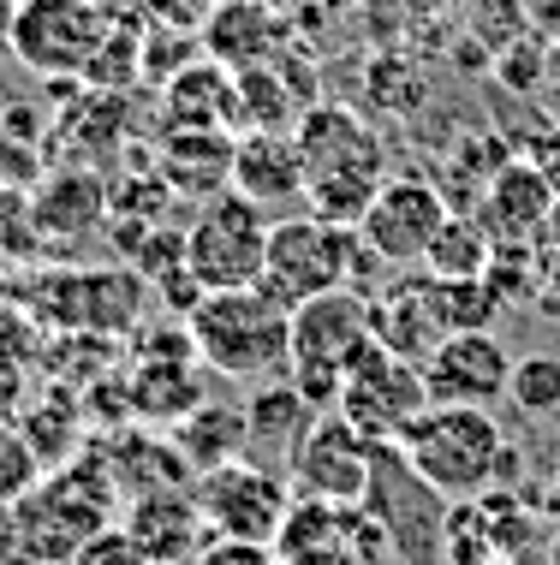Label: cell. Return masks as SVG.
Instances as JSON below:
<instances>
[{"label": "cell", "instance_id": "cell-12", "mask_svg": "<svg viewBox=\"0 0 560 565\" xmlns=\"http://www.w3.org/2000/svg\"><path fill=\"white\" fill-rule=\"evenodd\" d=\"M507 381H513V351L495 340V333H447V340L423 358L430 405L495 411L507 399Z\"/></svg>", "mask_w": 560, "mask_h": 565}, {"label": "cell", "instance_id": "cell-8", "mask_svg": "<svg viewBox=\"0 0 560 565\" xmlns=\"http://www.w3.org/2000/svg\"><path fill=\"white\" fill-rule=\"evenodd\" d=\"M298 500H323V507H364L376 482V440L358 435L340 411H316L305 440L286 458Z\"/></svg>", "mask_w": 560, "mask_h": 565}, {"label": "cell", "instance_id": "cell-30", "mask_svg": "<svg viewBox=\"0 0 560 565\" xmlns=\"http://www.w3.org/2000/svg\"><path fill=\"white\" fill-rule=\"evenodd\" d=\"M72 565H156L138 547V536H131L126 524H108V530H96L78 554H72Z\"/></svg>", "mask_w": 560, "mask_h": 565}, {"label": "cell", "instance_id": "cell-16", "mask_svg": "<svg viewBox=\"0 0 560 565\" xmlns=\"http://www.w3.org/2000/svg\"><path fill=\"white\" fill-rule=\"evenodd\" d=\"M239 126V78L215 60H191L168 78V131H226Z\"/></svg>", "mask_w": 560, "mask_h": 565}, {"label": "cell", "instance_id": "cell-26", "mask_svg": "<svg viewBox=\"0 0 560 565\" xmlns=\"http://www.w3.org/2000/svg\"><path fill=\"white\" fill-rule=\"evenodd\" d=\"M239 78V131H293L305 119L310 102H293V89L281 84L275 66L233 72Z\"/></svg>", "mask_w": 560, "mask_h": 565}, {"label": "cell", "instance_id": "cell-21", "mask_svg": "<svg viewBox=\"0 0 560 565\" xmlns=\"http://www.w3.org/2000/svg\"><path fill=\"white\" fill-rule=\"evenodd\" d=\"M245 423H251V447H275L281 458H293V447L316 423V405L281 375V381H263L245 399Z\"/></svg>", "mask_w": 560, "mask_h": 565}, {"label": "cell", "instance_id": "cell-19", "mask_svg": "<svg viewBox=\"0 0 560 565\" xmlns=\"http://www.w3.org/2000/svg\"><path fill=\"white\" fill-rule=\"evenodd\" d=\"M173 447H179V458L191 465V477H203V470H215V465L245 458V447H251L245 405H209V399H203L191 417L173 423Z\"/></svg>", "mask_w": 560, "mask_h": 565}, {"label": "cell", "instance_id": "cell-25", "mask_svg": "<svg viewBox=\"0 0 560 565\" xmlns=\"http://www.w3.org/2000/svg\"><path fill=\"white\" fill-rule=\"evenodd\" d=\"M24 429V440L36 447L42 470H60L84 452V435H78V411L66 405V393H42V399H24V411L12 417Z\"/></svg>", "mask_w": 560, "mask_h": 565}, {"label": "cell", "instance_id": "cell-11", "mask_svg": "<svg viewBox=\"0 0 560 565\" xmlns=\"http://www.w3.org/2000/svg\"><path fill=\"white\" fill-rule=\"evenodd\" d=\"M447 215L453 209H447L442 185H430V179H418V173H388V185L376 191V203L364 209V221H358V244H364L382 268H418L423 256H430V244H435Z\"/></svg>", "mask_w": 560, "mask_h": 565}, {"label": "cell", "instance_id": "cell-18", "mask_svg": "<svg viewBox=\"0 0 560 565\" xmlns=\"http://www.w3.org/2000/svg\"><path fill=\"white\" fill-rule=\"evenodd\" d=\"M233 143L226 131H168L161 137V185L186 191L197 203H209L215 191L233 185Z\"/></svg>", "mask_w": 560, "mask_h": 565}, {"label": "cell", "instance_id": "cell-29", "mask_svg": "<svg viewBox=\"0 0 560 565\" xmlns=\"http://www.w3.org/2000/svg\"><path fill=\"white\" fill-rule=\"evenodd\" d=\"M42 482H49V470H42V458L24 440V429L19 423H0V512L30 500Z\"/></svg>", "mask_w": 560, "mask_h": 565}, {"label": "cell", "instance_id": "cell-5", "mask_svg": "<svg viewBox=\"0 0 560 565\" xmlns=\"http://www.w3.org/2000/svg\"><path fill=\"white\" fill-rule=\"evenodd\" d=\"M376 256L358 244V226H335L323 215H281L268 226V263H263V286L275 292L286 310L358 286V268ZM364 292V286H358Z\"/></svg>", "mask_w": 560, "mask_h": 565}, {"label": "cell", "instance_id": "cell-6", "mask_svg": "<svg viewBox=\"0 0 560 565\" xmlns=\"http://www.w3.org/2000/svg\"><path fill=\"white\" fill-rule=\"evenodd\" d=\"M268 209H256L251 196L233 185L215 191L209 203H197L186 226V268L203 292H233V286H263L268 263Z\"/></svg>", "mask_w": 560, "mask_h": 565}, {"label": "cell", "instance_id": "cell-9", "mask_svg": "<svg viewBox=\"0 0 560 565\" xmlns=\"http://www.w3.org/2000/svg\"><path fill=\"white\" fill-rule=\"evenodd\" d=\"M102 36H108V19L96 0H19L7 24V49L42 78H66V72L84 78Z\"/></svg>", "mask_w": 560, "mask_h": 565}, {"label": "cell", "instance_id": "cell-22", "mask_svg": "<svg viewBox=\"0 0 560 565\" xmlns=\"http://www.w3.org/2000/svg\"><path fill=\"white\" fill-rule=\"evenodd\" d=\"M423 303H430L442 340L447 333H495L507 310L489 280H435V274H423Z\"/></svg>", "mask_w": 560, "mask_h": 565}, {"label": "cell", "instance_id": "cell-31", "mask_svg": "<svg viewBox=\"0 0 560 565\" xmlns=\"http://www.w3.org/2000/svg\"><path fill=\"white\" fill-rule=\"evenodd\" d=\"M191 565H281V554H275V542H233V536H215Z\"/></svg>", "mask_w": 560, "mask_h": 565}, {"label": "cell", "instance_id": "cell-4", "mask_svg": "<svg viewBox=\"0 0 560 565\" xmlns=\"http://www.w3.org/2000/svg\"><path fill=\"white\" fill-rule=\"evenodd\" d=\"M376 340V310L358 286H340V292H323L293 310V363H286V381L316 405L335 411L340 405V381L352 370V358Z\"/></svg>", "mask_w": 560, "mask_h": 565}, {"label": "cell", "instance_id": "cell-1", "mask_svg": "<svg viewBox=\"0 0 560 565\" xmlns=\"http://www.w3.org/2000/svg\"><path fill=\"white\" fill-rule=\"evenodd\" d=\"M393 447H400L405 470L442 500H483L495 488H519V452L501 435L495 411L430 405Z\"/></svg>", "mask_w": 560, "mask_h": 565}, {"label": "cell", "instance_id": "cell-15", "mask_svg": "<svg viewBox=\"0 0 560 565\" xmlns=\"http://www.w3.org/2000/svg\"><path fill=\"white\" fill-rule=\"evenodd\" d=\"M233 191L256 209H286L305 196V149L293 131H239L233 143Z\"/></svg>", "mask_w": 560, "mask_h": 565}, {"label": "cell", "instance_id": "cell-28", "mask_svg": "<svg viewBox=\"0 0 560 565\" xmlns=\"http://www.w3.org/2000/svg\"><path fill=\"white\" fill-rule=\"evenodd\" d=\"M36 221L54 226L60 221H72V226H89V221H102V185L89 173H66V179H49L36 196Z\"/></svg>", "mask_w": 560, "mask_h": 565}, {"label": "cell", "instance_id": "cell-33", "mask_svg": "<svg viewBox=\"0 0 560 565\" xmlns=\"http://www.w3.org/2000/svg\"><path fill=\"white\" fill-rule=\"evenodd\" d=\"M542 250L560 256V196H554V209H549V226H542Z\"/></svg>", "mask_w": 560, "mask_h": 565}, {"label": "cell", "instance_id": "cell-20", "mask_svg": "<svg viewBox=\"0 0 560 565\" xmlns=\"http://www.w3.org/2000/svg\"><path fill=\"white\" fill-rule=\"evenodd\" d=\"M370 310H376V340H382L393 358L423 363L435 345H442V328H435L430 303H423V280L418 286H393V292H376Z\"/></svg>", "mask_w": 560, "mask_h": 565}, {"label": "cell", "instance_id": "cell-17", "mask_svg": "<svg viewBox=\"0 0 560 565\" xmlns=\"http://www.w3.org/2000/svg\"><path fill=\"white\" fill-rule=\"evenodd\" d=\"M275 42H281V19H275V7H263V0H221V7L209 12V24H203V54L226 72L268 66Z\"/></svg>", "mask_w": 560, "mask_h": 565}, {"label": "cell", "instance_id": "cell-3", "mask_svg": "<svg viewBox=\"0 0 560 565\" xmlns=\"http://www.w3.org/2000/svg\"><path fill=\"white\" fill-rule=\"evenodd\" d=\"M186 333L203 370L226 381H275L293 363V310L268 286L203 292L197 310L186 316Z\"/></svg>", "mask_w": 560, "mask_h": 565}, {"label": "cell", "instance_id": "cell-35", "mask_svg": "<svg viewBox=\"0 0 560 565\" xmlns=\"http://www.w3.org/2000/svg\"><path fill=\"white\" fill-rule=\"evenodd\" d=\"M549 565H560V536H554V547H549Z\"/></svg>", "mask_w": 560, "mask_h": 565}, {"label": "cell", "instance_id": "cell-2", "mask_svg": "<svg viewBox=\"0 0 560 565\" xmlns=\"http://www.w3.org/2000/svg\"><path fill=\"white\" fill-rule=\"evenodd\" d=\"M298 149H305V203L310 215L335 221V226H358L364 209L376 203V191L388 185V156L376 143L370 119H358L340 102L305 108V119L293 126Z\"/></svg>", "mask_w": 560, "mask_h": 565}, {"label": "cell", "instance_id": "cell-14", "mask_svg": "<svg viewBox=\"0 0 560 565\" xmlns=\"http://www.w3.org/2000/svg\"><path fill=\"white\" fill-rule=\"evenodd\" d=\"M126 530L138 536V547L156 565H191L209 542H215V530H209L197 494H186V488L138 494V500H131V512H126Z\"/></svg>", "mask_w": 560, "mask_h": 565}, {"label": "cell", "instance_id": "cell-23", "mask_svg": "<svg viewBox=\"0 0 560 565\" xmlns=\"http://www.w3.org/2000/svg\"><path fill=\"white\" fill-rule=\"evenodd\" d=\"M114 477L131 488V494H161V488H179L191 477V465L179 458L173 435H126L119 447H108Z\"/></svg>", "mask_w": 560, "mask_h": 565}, {"label": "cell", "instance_id": "cell-34", "mask_svg": "<svg viewBox=\"0 0 560 565\" xmlns=\"http://www.w3.org/2000/svg\"><path fill=\"white\" fill-rule=\"evenodd\" d=\"M263 7H275V12H286V7H293V0H263Z\"/></svg>", "mask_w": 560, "mask_h": 565}, {"label": "cell", "instance_id": "cell-10", "mask_svg": "<svg viewBox=\"0 0 560 565\" xmlns=\"http://www.w3.org/2000/svg\"><path fill=\"white\" fill-rule=\"evenodd\" d=\"M197 507H203L209 530L233 542H275L286 512H293V488L286 477H275L268 465H251V458H233V465H215L203 477H191Z\"/></svg>", "mask_w": 560, "mask_h": 565}, {"label": "cell", "instance_id": "cell-24", "mask_svg": "<svg viewBox=\"0 0 560 565\" xmlns=\"http://www.w3.org/2000/svg\"><path fill=\"white\" fill-rule=\"evenodd\" d=\"M495 263V238L477 215H447L442 233H435L430 256H423V274L435 280H483Z\"/></svg>", "mask_w": 560, "mask_h": 565}, {"label": "cell", "instance_id": "cell-7", "mask_svg": "<svg viewBox=\"0 0 560 565\" xmlns=\"http://www.w3.org/2000/svg\"><path fill=\"white\" fill-rule=\"evenodd\" d=\"M340 417L352 423L358 435H370L376 447H393L412 423L430 411V387H423V363L393 358L382 340H370L352 358V370L340 381Z\"/></svg>", "mask_w": 560, "mask_h": 565}, {"label": "cell", "instance_id": "cell-13", "mask_svg": "<svg viewBox=\"0 0 560 565\" xmlns=\"http://www.w3.org/2000/svg\"><path fill=\"white\" fill-rule=\"evenodd\" d=\"M554 196H560L554 179L542 173L531 156H501L489 167V179L477 185L472 215L489 226L495 244H542V226H549Z\"/></svg>", "mask_w": 560, "mask_h": 565}, {"label": "cell", "instance_id": "cell-27", "mask_svg": "<svg viewBox=\"0 0 560 565\" xmlns=\"http://www.w3.org/2000/svg\"><path fill=\"white\" fill-rule=\"evenodd\" d=\"M507 399H513V411H525L531 423H560V358H554V351L513 358Z\"/></svg>", "mask_w": 560, "mask_h": 565}, {"label": "cell", "instance_id": "cell-32", "mask_svg": "<svg viewBox=\"0 0 560 565\" xmlns=\"http://www.w3.org/2000/svg\"><path fill=\"white\" fill-rule=\"evenodd\" d=\"M24 399H30V387H24V370H19V351L0 345V423L19 417Z\"/></svg>", "mask_w": 560, "mask_h": 565}]
</instances>
